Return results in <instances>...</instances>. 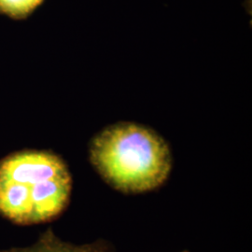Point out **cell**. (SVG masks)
Wrapping results in <instances>:
<instances>
[{"mask_svg":"<svg viewBox=\"0 0 252 252\" xmlns=\"http://www.w3.org/2000/svg\"><path fill=\"white\" fill-rule=\"evenodd\" d=\"M65 162L45 151H23L0 161V215L18 225L54 220L70 201Z\"/></svg>","mask_w":252,"mask_h":252,"instance_id":"6da1fadb","label":"cell"},{"mask_svg":"<svg viewBox=\"0 0 252 252\" xmlns=\"http://www.w3.org/2000/svg\"><path fill=\"white\" fill-rule=\"evenodd\" d=\"M90 160L106 182L126 193L160 187L172 169L171 152L162 136L129 123L109 126L95 135Z\"/></svg>","mask_w":252,"mask_h":252,"instance_id":"7a4b0ae2","label":"cell"},{"mask_svg":"<svg viewBox=\"0 0 252 252\" xmlns=\"http://www.w3.org/2000/svg\"><path fill=\"white\" fill-rule=\"evenodd\" d=\"M42 2L43 0H0V12L11 18H26Z\"/></svg>","mask_w":252,"mask_h":252,"instance_id":"3957f363","label":"cell"},{"mask_svg":"<svg viewBox=\"0 0 252 252\" xmlns=\"http://www.w3.org/2000/svg\"></svg>","mask_w":252,"mask_h":252,"instance_id":"277c9868","label":"cell"}]
</instances>
